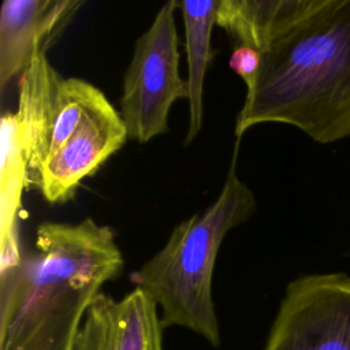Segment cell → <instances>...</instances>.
<instances>
[{
	"label": "cell",
	"instance_id": "cell-1",
	"mask_svg": "<svg viewBox=\"0 0 350 350\" xmlns=\"http://www.w3.org/2000/svg\"><path fill=\"white\" fill-rule=\"evenodd\" d=\"M123 267L109 226L41 223L34 252L0 273V350H71L92 301Z\"/></svg>",
	"mask_w": 350,
	"mask_h": 350
},
{
	"label": "cell",
	"instance_id": "cell-2",
	"mask_svg": "<svg viewBox=\"0 0 350 350\" xmlns=\"http://www.w3.org/2000/svg\"><path fill=\"white\" fill-rule=\"evenodd\" d=\"M235 118V135L290 124L317 144L350 137V0H320L271 41Z\"/></svg>",
	"mask_w": 350,
	"mask_h": 350
},
{
	"label": "cell",
	"instance_id": "cell-3",
	"mask_svg": "<svg viewBox=\"0 0 350 350\" xmlns=\"http://www.w3.org/2000/svg\"><path fill=\"white\" fill-rule=\"evenodd\" d=\"M237 149L216 200L176 224L165 245L130 275L159 306L163 327H183L213 347L221 342L212 298L216 258L226 235L257 208L253 190L237 175Z\"/></svg>",
	"mask_w": 350,
	"mask_h": 350
},
{
	"label": "cell",
	"instance_id": "cell-4",
	"mask_svg": "<svg viewBox=\"0 0 350 350\" xmlns=\"http://www.w3.org/2000/svg\"><path fill=\"white\" fill-rule=\"evenodd\" d=\"M178 0L164 3L137 38L123 74L119 113L130 139L146 144L168 131V113L178 100H189V85L179 74Z\"/></svg>",
	"mask_w": 350,
	"mask_h": 350
},
{
	"label": "cell",
	"instance_id": "cell-5",
	"mask_svg": "<svg viewBox=\"0 0 350 350\" xmlns=\"http://www.w3.org/2000/svg\"><path fill=\"white\" fill-rule=\"evenodd\" d=\"M18 86L16 134L30 175L66 144L103 92L82 78H64L46 55L25 70Z\"/></svg>",
	"mask_w": 350,
	"mask_h": 350
},
{
	"label": "cell",
	"instance_id": "cell-6",
	"mask_svg": "<svg viewBox=\"0 0 350 350\" xmlns=\"http://www.w3.org/2000/svg\"><path fill=\"white\" fill-rule=\"evenodd\" d=\"M262 350H350V275L306 273L291 280Z\"/></svg>",
	"mask_w": 350,
	"mask_h": 350
},
{
	"label": "cell",
	"instance_id": "cell-7",
	"mask_svg": "<svg viewBox=\"0 0 350 350\" xmlns=\"http://www.w3.org/2000/svg\"><path fill=\"white\" fill-rule=\"evenodd\" d=\"M129 138L119 113L104 93L88 107L66 144L29 175L42 198L51 204L71 200L81 182L92 176Z\"/></svg>",
	"mask_w": 350,
	"mask_h": 350
},
{
	"label": "cell",
	"instance_id": "cell-8",
	"mask_svg": "<svg viewBox=\"0 0 350 350\" xmlns=\"http://www.w3.org/2000/svg\"><path fill=\"white\" fill-rule=\"evenodd\" d=\"M83 0H4L0 10V89L57 41Z\"/></svg>",
	"mask_w": 350,
	"mask_h": 350
},
{
	"label": "cell",
	"instance_id": "cell-9",
	"mask_svg": "<svg viewBox=\"0 0 350 350\" xmlns=\"http://www.w3.org/2000/svg\"><path fill=\"white\" fill-rule=\"evenodd\" d=\"M71 350H163L157 304L138 287L122 299L100 293L88 308Z\"/></svg>",
	"mask_w": 350,
	"mask_h": 350
},
{
	"label": "cell",
	"instance_id": "cell-10",
	"mask_svg": "<svg viewBox=\"0 0 350 350\" xmlns=\"http://www.w3.org/2000/svg\"><path fill=\"white\" fill-rule=\"evenodd\" d=\"M320 0H220L216 25L234 46L262 51L317 8Z\"/></svg>",
	"mask_w": 350,
	"mask_h": 350
},
{
	"label": "cell",
	"instance_id": "cell-11",
	"mask_svg": "<svg viewBox=\"0 0 350 350\" xmlns=\"http://www.w3.org/2000/svg\"><path fill=\"white\" fill-rule=\"evenodd\" d=\"M0 272L18 267L23 252L18 237L22 196L29 168L16 134L15 113L4 112L0 122Z\"/></svg>",
	"mask_w": 350,
	"mask_h": 350
},
{
	"label": "cell",
	"instance_id": "cell-12",
	"mask_svg": "<svg viewBox=\"0 0 350 350\" xmlns=\"http://www.w3.org/2000/svg\"><path fill=\"white\" fill-rule=\"evenodd\" d=\"M185 29L189 85V124L183 144L190 145L201 131L204 119V85L213 59L212 30L220 0H178Z\"/></svg>",
	"mask_w": 350,
	"mask_h": 350
},
{
	"label": "cell",
	"instance_id": "cell-13",
	"mask_svg": "<svg viewBox=\"0 0 350 350\" xmlns=\"http://www.w3.org/2000/svg\"><path fill=\"white\" fill-rule=\"evenodd\" d=\"M260 62L261 53L258 49L246 45H238L232 48L231 56L228 59V67L243 81L246 89H249L258 74Z\"/></svg>",
	"mask_w": 350,
	"mask_h": 350
},
{
	"label": "cell",
	"instance_id": "cell-14",
	"mask_svg": "<svg viewBox=\"0 0 350 350\" xmlns=\"http://www.w3.org/2000/svg\"><path fill=\"white\" fill-rule=\"evenodd\" d=\"M343 256H345V257H349V258H350V247H349V249H347V250L345 252V254H343Z\"/></svg>",
	"mask_w": 350,
	"mask_h": 350
}]
</instances>
